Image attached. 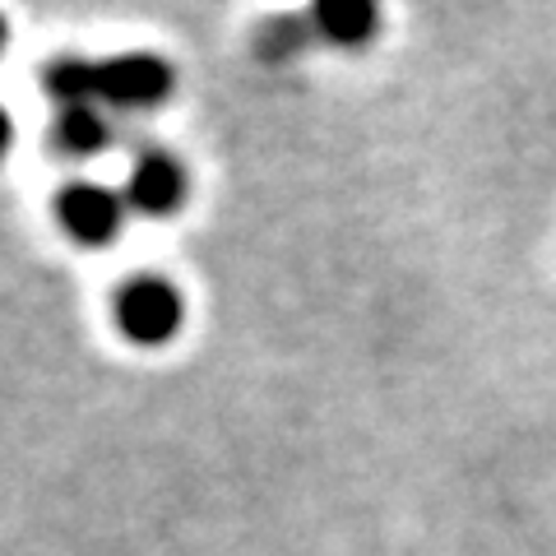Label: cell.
I'll use <instances>...</instances> for the list:
<instances>
[{
    "label": "cell",
    "instance_id": "obj_8",
    "mask_svg": "<svg viewBox=\"0 0 556 556\" xmlns=\"http://www.w3.org/2000/svg\"><path fill=\"white\" fill-rule=\"evenodd\" d=\"M10 144H14V121H10L5 108H0V163L10 159Z\"/></svg>",
    "mask_w": 556,
    "mask_h": 556
},
{
    "label": "cell",
    "instance_id": "obj_9",
    "mask_svg": "<svg viewBox=\"0 0 556 556\" xmlns=\"http://www.w3.org/2000/svg\"><path fill=\"white\" fill-rule=\"evenodd\" d=\"M5 38H10V28H5V20H0V51H5Z\"/></svg>",
    "mask_w": 556,
    "mask_h": 556
},
{
    "label": "cell",
    "instance_id": "obj_5",
    "mask_svg": "<svg viewBox=\"0 0 556 556\" xmlns=\"http://www.w3.org/2000/svg\"><path fill=\"white\" fill-rule=\"evenodd\" d=\"M311 28H316V38L329 47L357 51V47L376 42L380 10L367 5V0H325V5L311 10Z\"/></svg>",
    "mask_w": 556,
    "mask_h": 556
},
{
    "label": "cell",
    "instance_id": "obj_3",
    "mask_svg": "<svg viewBox=\"0 0 556 556\" xmlns=\"http://www.w3.org/2000/svg\"><path fill=\"white\" fill-rule=\"evenodd\" d=\"M126 195H116L112 186L98 181H75L56 195V223L70 241L79 247H108L126 228Z\"/></svg>",
    "mask_w": 556,
    "mask_h": 556
},
{
    "label": "cell",
    "instance_id": "obj_6",
    "mask_svg": "<svg viewBox=\"0 0 556 556\" xmlns=\"http://www.w3.org/2000/svg\"><path fill=\"white\" fill-rule=\"evenodd\" d=\"M51 144L61 159H98L112 144V121L102 108H61L56 126H51Z\"/></svg>",
    "mask_w": 556,
    "mask_h": 556
},
{
    "label": "cell",
    "instance_id": "obj_1",
    "mask_svg": "<svg viewBox=\"0 0 556 556\" xmlns=\"http://www.w3.org/2000/svg\"><path fill=\"white\" fill-rule=\"evenodd\" d=\"M116 329L139 348H163L177 339V329L186 320V302L172 278L163 274H135L116 288Z\"/></svg>",
    "mask_w": 556,
    "mask_h": 556
},
{
    "label": "cell",
    "instance_id": "obj_4",
    "mask_svg": "<svg viewBox=\"0 0 556 556\" xmlns=\"http://www.w3.org/2000/svg\"><path fill=\"white\" fill-rule=\"evenodd\" d=\"M186 167L172 159V153L163 149H149V153H139L135 167H130V177H126V204L135 208V214H149V218H167V214H177L181 200H186Z\"/></svg>",
    "mask_w": 556,
    "mask_h": 556
},
{
    "label": "cell",
    "instance_id": "obj_2",
    "mask_svg": "<svg viewBox=\"0 0 556 556\" xmlns=\"http://www.w3.org/2000/svg\"><path fill=\"white\" fill-rule=\"evenodd\" d=\"M172 65L153 51H126V56L98 61V108H126L144 112L172 98Z\"/></svg>",
    "mask_w": 556,
    "mask_h": 556
},
{
    "label": "cell",
    "instance_id": "obj_7",
    "mask_svg": "<svg viewBox=\"0 0 556 556\" xmlns=\"http://www.w3.org/2000/svg\"><path fill=\"white\" fill-rule=\"evenodd\" d=\"M42 89L56 108H98V61L56 56L42 70Z\"/></svg>",
    "mask_w": 556,
    "mask_h": 556
}]
</instances>
